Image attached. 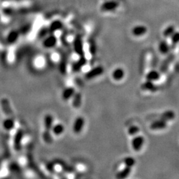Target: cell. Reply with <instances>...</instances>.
<instances>
[{
  "label": "cell",
  "mask_w": 179,
  "mask_h": 179,
  "mask_svg": "<svg viewBox=\"0 0 179 179\" xmlns=\"http://www.w3.org/2000/svg\"><path fill=\"white\" fill-rule=\"evenodd\" d=\"M141 88L142 90L149 91L151 92H155L159 90L158 86L149 80H146L145 82H143L141 86Z\"/></svg>",
  "instance_id": "11"
},
{
  "label": "cell",
  "mask_w": 179,
  "mask_h": 179,
  "mask_svg": "<svg viewBox=\"0 0 179 179\" xmlns=\"http://www.w3.org/2000/svg\"><path fill=\"white\" fill-rule=\"evenodd\" d=\"M54 117L51 114H47L44 119H43V126H44V129L51 131L52 129V125L54 123Z\"/></svg>",
  "instance_id": "14"
},
{
  "label": "cell",
  "mask_w": 179,
  "mask_h": 179,
  "mask_svg": "<svg viewBox=\"0 0 179 179\" xmlns=\"http://www.w3.org/2000/svg\"><path fill=\"white\" fill-rule=\"evenodd\" d=\"M167 126V122L163 120H156L153 121L150 125V129L151 130H161L164 129Z\"/></svg>",
  "instance_id": "13"
},
{
  "label": "cell",
  "mask_w": 179,
  "mask_h": 179,
  "mask_svg": "<svg viewBox=\"0 0 179 179\" xmlns=\"http://www.w3.org/2000/svg\"><path fill=\"white\" fill-rule=\"evenodd\" d=\"M144 142H145V139L141 135H138L133 137L132 140V149L135 151H139L141 149Z\"/></svg>",
  "instance_id": "6"
},
{
  "label": "cell",
  "mask_w": 179,
  "mask_h": 179,
  "mask_svg": "<svg viewBox=\"0 0 179 179\" xmlns=\"http://www.w3.org/2000/svg\"><path fill=\"white\" fill-rule=\"evenodd\" d=\"M19 38V33L15 31H11L10 34L7 36V42L10 44H13L17 41V39Z\"/></svg>",
  "instance_id": "23"
},
{
  "label": "cell",
  "mask_w": 179,
  "mask_h": 179,
  "mask_svg": "<svg viewBox=\"0 0 179 179\" xmlns=\"http://www.w3.org/2000/svg\"><path fill=\"white\" fill-rule=\"evenodd\" d=\"M87 63H88V60H87V59L86 58V56L84 55L80 56L79 59L73 64L72 71L75 72L80 71L82 68L84 67L87 64Z\"/></svg>",
  "instance_id": "8"
},
{
  "label": "cell",
  "mask_w": 179,
  "mask_h": 179,
  "mask_svg": "<svg viewBox=\"0 0 179 179\" xmlns=\"http://www.w3.org/2000/svg\"><path fill=\"white\" fill-rule=\"evenodd\" d=\"M173 45H177L179 43V32H174L171 37Z\"/></svg>",
  "instance_id": "28"
},
{
  "label": "cell",
  "mask_w": 179,
  "mask_h": 179,
  "mask_svg": "<svg viewBox=\"0 0 179 179\" xmlns=\"http://www.w3.org/2000/svg\"><path fill=\"white\" fill-rule=\"evenodd\" d=\"M174 59V55L173 54H170L167 58H166L164 60L163 63L161 65L160 71L161 72H166L169 69V67L170 66V64H171V63Z\"/></svg>",
  "instance_id": "12"
},
{
  "label": "cell",
  "mask_w": 179,
  "mask_h": 179,
  "mask_svg": "<svg viewBox=\"0 0 179 179\" xmlns=\"http://www.w3.org/2000/svg\"><path fill=\"white\" fill-rule=\"evenodd\" d=\"M119 6V3L113 0H110L103 3L101 6V10L102 11H112L115 10Z\"/></svg>",
  "instance_id": "7"
},
{
  "label": "cell",
  "mask_w": 179,
  "mask_h": 179,
  "mask_svg": "<svg viewBox=\"0 0 179 179\" xmlns=\"http://www.w3.org/2000/svg\"><path fill=\"white\" fill-rule=\"evenodd\" d=\"M132 34L135 37H141L146 34L147 32V29L144 25H137L132 29Z\"/></svg>",
  "instance_id": "15"
},
{
  "label": "cell",
  "mask_w": 179,
  "mask_h": 179,
  "mask_svg": "<svg viewBox=\"0 0 179 179\" xmlns=\"http://www.w3.org/2000/svg\"><path fill=\"white\" fill-rule=\"evenodd\" d=\"M175 32V28L173 25H169V27L166 28L163 31V36L165 38L171 37L172 35Z\"/></svg>",
  "instance_id": "25"
},
{
  "label": "cell",
  "mask_w": 179,
  "mask_h": 179,
  "mask_svg": "<svg viewBox=\"0 0 179 179\" xmlns=\"http://www.w3.org/2000/svg\"><path fill=\"white\" fill-rule=\"evenodd\" d=\"M52 133L51 131H48V130H45L44 132L43 133V139L46 143L47 144H51L52 142Z\"/></svg>",
  "instance_id": "22"
},
{
  "label": "cell",
  "mask_w": 179,
  "mask_h": 179,
  "mask_svg": "<svg viewBox=\"0 0 179 179\" xmlns=\"http://www.w3.org/2000/svg\"><path fill=\"white\" fill-rule=\"evenodd\" d=\"M75 93V89L73 87L68 86L63 90L62 94H61V97H62V99L64 101H68L70 99L73 98Z\"/></svg>",
  "instance_id": "9"
},
{
  "label": "cell",
  "mask_w": 179,
  "mask_h": 179,
  "mask_svg": "<svg viewBox=\"0 0 179 179\" xmlns=\"http://www.w3.org/2000/svg\"><path fill=\"white\" fill-rule=\"evenodd\" d=\"M64 126L63 124L57 123L54 124L51 130V133L54 136H60L64 132Z\"/></svg>",
  "instance_id": "10"
},
{
  "label": "cell",
  "mask_w": 179,
  "mask_h": 179,
  "mask_svg": "<svg viewBox=\"0 0 179 179\" xmlns=\"http://www.w3.org/2000/svg\"><path fill=\"white\" fill-rule=\"evenodd\" d=\"M175 116H176L175 113H174L173 110H167L161 113L159 117L160 120L167 122L169 121L173 120L175 118Z\"/></svg>",
  "instance_id": "16"
},
{
  "label": "cell",
  "mask_w": 179,
  "mask_h": 179,
  "mask_svg": "<svg viewBox=\"0 0 179 179\" xmlns=\"http://www.w3.org/2000/svg\"><path fill=\"white\" fill-rule=\"evenodd\" d=\"M104 72V68L102 66H97L92 68L85 75L86 80H92L100 75H102Z\"/></svg>",
  "instance_id": "2"
},
{
  "label": "cell",
  "mask_w": 179,
  "mask_h": 179,
  "mask_svg": "<svg viewBox=\"0 0 179 179\" xmlns=\"http://www.w3.org/2000/svg\"><path fill=\"white\" fill-rule=\"evenodd\" d=\"M159 51L163 55H167L170 51V47L165 41H162L159 45Z\"/></svg>",
  "instance_id": "20"
},
{
  "label": "cell",
  "mask_w": 179,
  "mask_h": 179,
  "mask_svg": "<svg viewBox=\"0 0 179 179\" xmlns=\"http://www.w3.org/2000/svg\"><path fill=\"white\" fill-rule=\"evenodd\" d=\"M124 164L125 167L132 168L135 165V160L132 157H128L124 159Z\"/></svg>",
  "instance_id": "26"
},
{
  "label": "cell",
  "mask_w": 179,
  "mask_h": 179,
  "mask_svg": "<svg viewBox=\"0 0 179 179\" xmlns=\"http://www.w3.org/2000/svg\"><path fill=\"white\" fill-rule=\"evenodd\" d=\"M139 132V128L136 125L130 126L128 130V134L129 135H132V136H133V135L137 134Z\"/></svg>",
  "instance_id": "27"
},
{
  "label": "cell",
  "mask_w": 179,
  "mask_h": 179,
  "mask_svg": "<svg viewBox=\"0 0 179 179\" xmlns=\"http://www.w3.org/2000/svg\"><path fill=\"white\" fill-rule=\"evenodd\" d=\"M63 23L60 21H55L52 22L50 26V30L51 32H55L62 29Z\"/></svg>",
  "instance_id": "24"
},
{
  "label": "cell",
  "mask_w": 179,
  "mask_h": 179,
  "mask_svg": "<svg viewBox=\"0 0 179 179\" xmlns=\"http://www.w3.org/2000/svg\"><path fill=\"white\" fill-rule=\"evenodd\" d=\"M2 128L6 132H11L14 131L16 127V121L12 117H6L2 122Z\"/></svg>",
  "instance_id": "1"
},
{
  "label": "cell",
  "mask_w": 179,
  "mask_h": 179,
  "mask_svg": "<svg viewBox=\"0 0 179 179\" xmlns=\"http://www.w3.org/2000/svg\"><path fill=\"white\" fill-rule=\"evenodd\" d=\"M132 172V168L128 167H125L124 169H123L120 172H118L116 174V178L118 179H124L128 178L129 174Z\"/></svg>",
  "instance_id": "19"
},
{
  "label": "cell",
  "mask_w": 179,
  "mask_h": 179,
  "mask_svg": "<svg viewBox=\"0 0 179 179\" xmlns=\"http://www.w3.org/2000/svg\"><path fill=\"white\" fill-rule=\"evenodd\" d=\"M73 48L75 53L79 56L84 55V45H83L82 39L80 37H76L73 42Z\"/></svg>",
  "instance_id": "3"
},
{
  "label": "cell",
  "mask_w": 179,
  "mask_h": 179,
  "mask_svg": "<svg viewBox=\"0 0 179 179\" xmlns=\"http://www.w3.org/2000/svg\"><path fill=\"white\" fill-rule=\"evenodd\" d=\"M125 76V71L123 68H117L112 72V77L113 80L116 81L121 80Z\"/></svg>",
  "instance_id": "17"
},
{
  "label": "cell",
  "mask_w": 179,
  "mask_h": 179,
  "mask_svg": "<svg viewBox=\"0 0 179 179\" xmlns=\"http://www.w3.org/2000/svg\"><path fill=\"white\" fill-rule=\"evenodd\" d=\"M161 77L160 72L155 71V70H152L147 74L146 75V80H149L151 82H154L159 80Z\"/></svg>",
  "instance_id": "18"
},
{
  "label": "cell",
  "mask_w": 179,
  "mask_h": 179,
  "mask_svg": "<svg viewBox=\"0 0 179 179\" xmlns=\"http://www.w3.org/2000/svg\"><path fill=\"white\" fill-rule=\"evenodd\" d=\"M85 121L82 117H78L72 125V131L75 134H79L84 128Z\"/></svg>",
  "instance_id": "5"
},
{
  "label": "cell",
  "mask_w": 179,
  "mask_h": 179,
  "mask_svg": "<svg viewBox=\"0 0 179 179\" xmlns=\"http://www.w3.org/2000/svg\"><path fill=\"white\" fill-rule=\"evenodd\" d=\"M56 44H57V38L54 35L47 36L42 43L43 47L47 49H52L56 45Z\"/></svg>",
  "instance_id": "4"
},
{
  "label": "cell",
  "mask_w": 179,
  "mask_h": 179,
  "mask_svg": "<svg viewBox=\"0 0 179 179\" xmlns=\"http://www.w3.org/2000/svg\"><path fill=\"white\" fill-rule=\"evenodd\" d=\"M82 104V94L80 92H76L72 98V106L74 108H80Z\"/></svg>",
  "instance_id": "21"
}]
</instances>
